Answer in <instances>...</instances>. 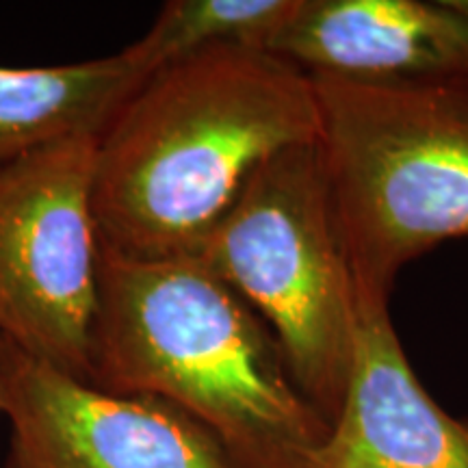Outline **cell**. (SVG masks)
Returning <instances> with one entry per match:
<instances>
[{
	"label": "cell",
	"mask_w": 468,
	"mask_h": 468,
	"mask_svg": "<svg viewBox=\"0 0 468 468\" xmlns=\"http://www.w3.org/2000/svg\"><path fill=\"white\" fill-rule=\"evenodd\" d=\"M269 52L308 74L468 85V0H297Z\"/></svg>",
	"instance_id": "52a82bcc"
},
{
	"label": "cell",
	"mask_w": 468,
	"mask_h": 468,
	"mask_svg": "<svg viewBox=\"0 0 468 468\" xmlns=\"http://www.w3.org/2000/svg\"><path fill=\"white\" fill-rule=\"evenodd\" d=\"M191 256L265 321L292 382L335 423L360 303L317 142L262 163Z\"/></svg>",
	"instance_id": "277c9868"
},
{
	"label": "cell",
	"mask_w": 468,
	"mask_h": 468,
	"mask_svg": "<svg viewBox=\"0 0 468 468\" xmlns=\"http://www.w3.org/2000/svg\"><path fill=\"white\" fill-rule=\"evenodd\" d=\"M7 468H243L213 431L172 403L117 395L0 338Z\"/></svg>",
	"instance_id": "8992f818"
},
{
	"label": "cell",
	"mask_w": 468,
	"mask_h": 468,
	"mask_svg": "<svg viewBox=\"0 0 468 468\" xmlns=\"http://www.w3.org/2000/svg\"><path fill=\"white\" fill-rule=\"evenodd\" d=\"M319 139L313 76L273 52L218 46L156 69L98 134L101 245L191 256L262 163Z\"/></svg>",
	"instance_id": "6da1fadb"
},
{
	"label": "cell",
	"mask_w": 468,
	"mask_h": 468,
	"mask_svg": "<svg viewBox=\"0 0 468 468\" xmlns=\"http://www.w3.org/2000/svg\"><path fill=\"white\" fill-rule=\"evenodd\" d=\"M142 80L124 52L66 66H0V163L76 134H101Z\"/></svg>",
	"instance_id": "9c48e42d"
},
{
	"label": "cell",
	"mask_w": 468,
	"mask_h": 468,
	"mask_svg": "<svg viewBox=\"0 0 468 468\" xmlns=\"http://www.w3.org/2000/svg\"><path fill=\"white\" fill-rule=\"evenodd\" d=\"M297 0H172L142 39L122 52L144 79L156 69L218 46L269 52Z\"/></svg>",
	"instance_id": "30bf717a"
},
{
	"label": "cell",
	"mask_w": 468,
	"mask_h": 468,
	"mask_svg": "<svg viewBox=\"0 0 468 468\" xmlns=\"http://www.w3.org/2000/svg\"><path fill=\"white\" fill-rule=\"evenodd\" d=\"M87 384L172 403L243 468H319L332 427L265 321L196 256L139 261L101 245Z\"/></svg>",
	"instance_id": "7a4b0ae2"
},
{
	"label": "cell",
	"mask_w": 468,
	"mask_h": 468,
	"mask_svg": "<svg viewBox=\"0 0 468 468\" xmlns=\"http://www.w3.org/2000/svg\"><path fill=\"white\" fill-rule=\"evenodd\" d=\"M310 76L356 291L388 302L410 261L468 237V85Z\"/></svg>",
	"instance_id": "3957f363"
},
{
	"label": "cell",
	"mask_w": 468,
	"mask_h": 468,
	"mask_svg": "<svg viewBox=\"0 0 468 468\" xmlns=\"http://www.w3.org/2000/svg\"><path fill=\"white\" fill-rule=\"evenodd\" d=\"M354 365L319 468H468V420L414 376L388 302L360 300Z\"/></svg>",
	"instance_id": "ba28073f"
},
{
	"label": "cell",
	"mask_w": 468,
	"mask_h": 468,
	"mask_svg": "<svg viewBox=\"0 0 468 468\" xmlns=\"http://www.w3.org/2000/svg\"><path fill=\"white\" fill-rule=\"evenodd\" d=\"M98 134L0 163V338L87 382L98 308Z\"/></svg>",
	"instance_id": "5b68a950"
}]
</instances>
